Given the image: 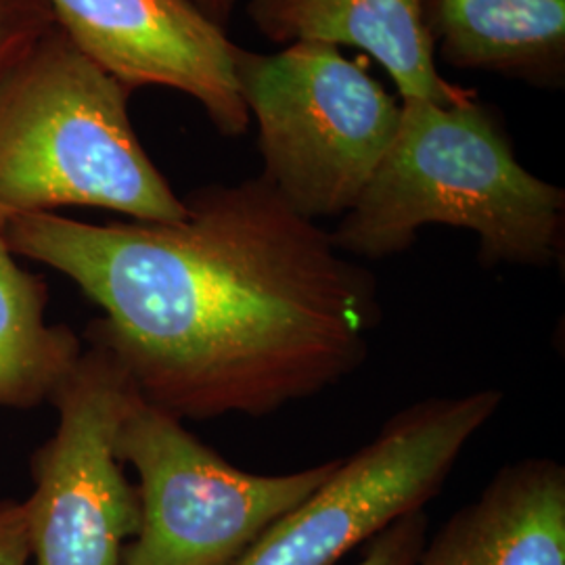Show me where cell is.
<instances>
[{"label": "cell", "mask_w": 565, "mask_h": 565, "mask_svg": "<svg viewBox=\"0 0 565 565\" xmlns=\"http://www.w3.org/2000/svg\"><path fill=\"white\" fill-rule=\"evenodd\" d=\"M182 200L179 223L32 214L2 237L102 308L86 340L181 422L264 417L361 369L382 323L377 281L331 233L263 174Z\"/></svg>", "instance_id": "6da1fadb"}, {"label": "cell", "mask_w": 565, "mask_h": 565, "mask_svg": "<svg viewBox=\"0 0 565 565\" xmlns=\"http://www.w3.org/2000/svg\"><path fill=\"white\" fill-rule=\"evenodd\" d=\"M86 342L51 401L57 429L30 457L32 494L23 503L34 565H124L141 527L139 488L116 450L137 390L103 343Z\"/></svg>", "instance_id": "52a82bcc"}, {"label": "cell", "mask_w": 565, "mask_h": 565, "mask_svg": "<svg viewBox=\"0 0 565 565\" xmlns=\"http://www.w3.org/2000/svg\"><path fill=\"white\" fill-rule=\"evenodd\" d=\"M86 57L132 90L162 86L202 105L224 137H242L249 111L235 78L237 44L191 0H44Z\"/></svg>", "instance_id": "ba28073f"}, {"label": "cell", "mask_w": 565, "mask_h": 565, "mask_svg": "<svg viewBox=\"0 0 565 565\" xmlns=\"http://www.w3.org/2000/svg\"><path fill=\"white\" fill-rule=\"evenodd\" d=\"M425 536L427 515L424 509L411 511L375 534L356 565H415L427 543Z\"/></svg>", "instance_id": "5bb4252c"}, {"label": "cell", "mask_w": 565, "mask_h": 565, "mask_svg": "<svg viewBox=\"0 0 565 565\" xmlns=\"http://www.w3.org/2000/svg\"><path fill=\"white\" fill-rule=\"evenodd\" d=\"M28 507L23 501H0V565H28L30 562Z\"/></svg>", "instance_id": "9a60e30c"}, {"label": "cell", "mask_w": 565, "mask_h": 565, "mask_svg": "<svg viewBox=\"0 0 565 565\" xmlns=\"http://www.w3.org/2000/svg\"><path fill=\"white\" fill-rule=\"evenodd\" d=\"M429 224L476 233L488 268L548 266L564 252L565 191L518 160L484 103L403 99L394 141L331 237L345 256L384 260Z\"/></svg>", "instance_id": "7a4b0ae2"}, {"label": "cell", "mask_w": 565, "mask_h": 565, "mask_svg": "<svg viewBox=\"0 0 565 565\" xmlns=\"http://www.w3.org/2000/svg\"><path fill=\"white\" fill-rule=\"evenodd\" d=\"M247 18L275 44L363 49L403 99L459 105L478 97L440 74L425 0H249Z\"/></svg>", "instance_id": "9c48e42d"}, {"label": "cell", "mask_w": 565, "mask_h": 565, "mask_svg": "<svg viewBox=\"0 0 565 565\" xmlns=\"http://www.w3.org/2000/svg\"><path fill=\"white\" fill-rule=\"evenodd\" d=\"M53 25L44 0H0V78Z\"/></svg>", "instance_id": "4fadbf2b"}, {"label": "cell", "mask_w": 565, "mask_h": 565, "mask_svg": "<svg viewBox=\"0 0 565 565\" xmlns=\"http://www.w3.org/2000/svg\"><path fill=\"white\" fill-rule=\"evenodd\" d=\"M436 60L541 88L565 82V0H425Z\"/></svg>", "instance_id": "8fae6325"}, {"label": "cell", "mask_w": 565, "mask_h": 565, "mask_svg": "<svg viewBox=\"0 0 565 565\" xmlns=\"http://www.w3.org/2000/svg\"><path fill=\"white\" fill-rule=\"evenodd\" d=\"M503 392L429 398L396 413L375 440L266 530L237 565H335L385 525L443 492L465 446L501 408Z\"/></svg>", "instance_id": "8992f818"}, {"label": "cell", "mask_w": 565, "mask_h": 565, "mask_svg": "<svg viewBox=\"0 0 565 565\" xmlns=\"http://www.w3.org/2000/svg\"><path fill=\"white\" fill-rule=\"evenodd\" d=\"M235 78L258 126L263 177L310 221L361 198L401 124V105L335 46L296 42L273 55L237 46Z\"/></svg>", "instance_id": "277c9868"}, {"label": "cell", "mask_w": 565, "mask_h": 565, "mask_svg": "<svg viewBox=\"0 0 565 565\" xmlns=\"http://www.w3.org/2000/svg\"><path fill=\"white\" fill-rule=\"evenodd\" d=\"M49 285L25 270L0 235V406L51 404L74 373L84 343L67 324L46 321Z\"/></svg>", "instance_id": "7c38bea8"}, {"label": "cell", "mask_w": 565, "mask_h": 565, "mask_svg": "<svg viewBox=\"0 0 565 565\" xmlns=\"http://www.w3.org/2000/svg\"><path fill=\"white\" fill-rule=\"evenodd\" d=\"M415 565H565V467L530 457L425 543Z\"/></svg>", "instance_id": "30bf717a"}, {"label": "cell", "mask_w": 565, "mask_h": 565, "mask_svg": "<svg viewBox=\"0 0 565 565\" xmlns=\"http://www.w3.org/2000/svg\"><path fill=\"white\" fill-rule=\"evenodd\" d=\"M191 2L202 11L207 20L214 21L216 25L226 30V23L231 20L239 0H191Z\"/></svg>", "instance_id": "2e32d148"}, {"label": "cell", "mask_w": 565, "mask_h": 565, "mask_svg": "<svg viewBox=\"0 0 565 565\" xmlns=\"http://www.w3.org/2000/svg\"><path fill=\"white\" fill-rule=\"evenodd\" d=\"M116 450L137 469L141 499V527L124 565H237L342 461L279 476L245 471L139 392L121 419Z\"/></svg>", "instance_id": "5b68a950"}, {"label": "cell", "mask_w": 565, "mask_h": 565, "mask_svg": "<svg viewBox=\"0 0 565 565\" xmlns=\"http://www.w3.org/2000/svg\"><path fill=\"white\" fill-rule=\"evenodd\" d=\"M135 90L57 25L0 78V235L32 214L97 207L137 223L186 214L128 114Z\"/></svg>", "instance_id": "3957f363"}]
</instances>
